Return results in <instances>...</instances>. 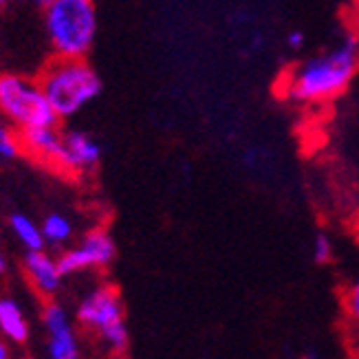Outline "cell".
Segmentation results:
<instances>
[{"instance_id":"cell-1","label":"cell","mask_w":359,"mask_h":359,"mask_svg":"<svg viewBox=\"0 0 359 359\" xmlns=\"http://www.w3.org/2000/svg\"><path fill=\"white\" fill-rule=\"evenodd\" d=\"M359 65V42L348 36L333 49L313 55L298 67H293L287 75L285 93L287 97L298 104H322L341 95Z\"/></svg>"},{"instance_id":"cell-2","label":"cell","mask_w":359,"mask_h":359,"mask_svg":"<svg viewBox=\"0 0 359 359\" xmlns=\"http://www.w3.org/2000/svg\"><path fill=\"white\" fill-rule=\"evenodd\" d=\"M38 82L60 119L73 117L102 93V80L86 57H57L42 69Z\"/></svg>"},{"instance_id":"cell-3","label":"cell","mask_w":359,"mask_h":359,"mask_svg":"<svg viewBox=\"0 0 359 359\" xmlns=\"http://www.w3.org/2000/svg\"><path fill=\"white\" fill-rule=\"evenodd\" d=\"M44 31L57 57H86L97 38L95 0H51L44 7Z\"/></svg>"},{"instance_id":"cell-4","label":"cell","mask_w":359,"mask_h":359,"mask_svg":"<svg viewBox=\"0 0 359 359\" xmlns=\"http://www.w3.org/2000/svg\"><path fill=\"white\" fill-rule=\"evenodd\" d=\"M77 322L111 355H126L130 335L121 295L113 285H100L86 293L75 313Z\"/></svg>"},{"instance_id":"cell-5","label":"cell","mask_w":359,"mask_h":359,"mask_svg":"<svg viewBox=\"0 0 359 359\" xmlns=\"http://www.w3.org/2000/svg\"><path fill=\"white\" fill-rule=\"evenodd\" d=\"M0 115L18 130L60 123V115L46 100L40 82L13 73L0 75Z\"/></svg>"},{"instance_id":"cell-6","label":"cell","mask_w":359,"mask_h":359,"mask_svg":"<svg viewBox=\"0 0 359 359\" xmlns=\"http://www.w3.org/2000/svg\"><path fill=\"white\" fill-rule=\"evenodd\" d=\"M117 254V247L113 236L102 227H95L86 231L82 241L75 247L67 249L65 254L57 258L62 276H73L88 269H104L108 267Z\"/></svg>"},{"instance_id":"cell-7","label":"cell","mask_w":359,"mask_h":359,"mask_svg":"<svg viewBox=\"0 0 359 359\" xmlns=\"http://www.w3.org/2000/svg\"><path fill=\"white\" fill-rule=\"evenodd\" d=\"M42 322L49 335V355L51 359H82L80 341L65 306L57 302H46L42 311Z\"/></svg>"},{"instance_id":"cell-8","label":"cell","mask_w":359,"mask_h":359,"mask_svg":"<svg viewBox=\"0 0 359 359\" xmlns=\"http://www.w3.org/2000/svg\"><path fill=\"white\" fill-rule=\"evenodd\" d=\"M102 161V146L95 137L84 130L65 133V150H62L60 172L82 175L95 170Z\"/></svg>"},{"instance_id":"cell-9","label":"cell","mask_w":359,"mask_h":359,"mask_svg":"<svg viewBox=\"0 0 359 359\" xmlns=\"http://www.w3.org/2000/svg\"><path fill=\"white\" fill-rule=\"evenodd\" d=\"M22 152L60 170L62 150H65V133H60L57 126H38V128H25L18 130Z\"/></svg>"},{"instance_id":"cell-10","label":"cell","mask_w":359,"mask_h":359,"mask_svg":"<svg viewBox=\"0 0 359 359\" xmlns=\"http://www.w3.org/2000/svg\"><path fill=\"white\" fill-rule=\"evenodd\" d=\"M25 273L29 278L31 287H34L42 298H53L62 285V271L55 258L44 254L42 249L29 252L25 256Z\"/></svg>"},{"instance_id":"cell-11","label":"cell","mask_w":359,"mask_h":359,"mask_svg":"<svg viewBox=\"0 0 359 359\" xmlns=\"http://www.w3.org/2000/svg\"><path fill=\"white\" fill-rule=\"evenodd\" d=\"M0 331L13 344H25L29 339V322L18 302L11 298H0Z\"/></svg>"},{"instance_id":"cell-12","label":"cell","mask_w":359,"mask_h":359,"mask_svg":"<svg viewBox=\"0 0 359 359\" xmlns=\"http://www.w3.org/2000/svg\"><path fill=\"white\" fill-rule=\"evenodd\" d=\"M9 225H11V231L15 233V238H18L29 249V252H36V249H42L44 247L46 241H44L42 227H38L29 216H25V214H13L9 218Z\"/></svg>"},{"instance_id":"cell-13","label":"cell","mask_w":359,"mask_h":359,"mask_svg":"<svg viewBox=\"0 0 359 359\" xmlns=\"http://www.w3.org/2000/svg\"><path fill=\"white\" fill-rule=\"evenodd\" d=\"M341 309H344V318H346L348 329L353 331L355 344L359 346V271L346 285L344 293H341Z\"/></svg>"},{"instance_id":"cell-14","label":"cell","mask_w":359,"mask_h":359,"mask_svg":"<svg viewBox=\"0 0 359 359\" xmlns=\"http://www.w3.org/2000/svg\"><path fill=\"white\" fill-rule=\"evenodd\" d=\"M40 227L44 233V241L51 245H65L73 236V223L65 214H49Z\"/></svg>"},{"instance_id":"cell-15","label":"cell","mask_w":359,"mask_h":359,"mask_svg":"<svg viewBox=\"0 0 359 359\" xmlns=\"http://www.w3.org/2000/svg\"><path fill=\"white\" fill-rule=\"evenodd\" d=\"M22 152L20 135L13 133L7 123L0 119V159H15Z\"/></svg>"},{"instance_id":"cell-16","label":"cell","mask_w":359,"mask_h":359,"mask_svg":"<svg viewBox=\"0 0 359 359\" xmlns=\"http://www.w3.org/2000/svg\"><path fill=\"white\" fill-rule=\"evenodd\" d=\"M311 254H313V260L318 264H329L333 260V254H335V247H333V241L326 231H318L316 238H313V245H311Z\"/></svg>"},{"instance_id":"cell-17","label":"cell","mask_w":359,"mask_h":359,"mask_svg":"<svg viewBox=\"0 0 359 359\" xmlns=\"http://www.w3.org/2000/svg\"><path fill=\"white\" fill-rule=\"evenodd\" d=\"M304 34L302 31H291V34L287 36V44H289V49H293V51H300L302 46H304Z\"/></svg>"},{"instance_id":"cell-18","label":"cell","mask_w":359,"mask_h":359,"mask_svg":"<svg viewBox=\"0 0 359 359\" xmlns=\"http://www.w3.org/2000/svg\"><path fill=\"white\" fill-rule=\"evenodd\" d=\"M295 359H320V353L316 348H306V351H302Z\"/></svg>"},{"instance_id":"cell-19","label":"cell","mask_w":359,"mask_h":359,"mask_svg":"<svg viewBox=\"0 0 359 359\" xmlns=\"http://www.w3.org/2000/svg\"><path fill=\"white\" fill-rule=\"evenodd\" d=\"M0 359H9V348L3 339H0Z\"/></svg>"},{"instance_id":"cell-20","label":"cell","mask_w":359,"mask_h":359,"mask_svg":"<svg viewBox=\"0 0 359 359\" xmlns=\"http://www.w3.org/2000/svg\"><path fill=\"white\" fill-rule=\"evenodd\" d=\"M27 3H34V5H38V7H46V5H49L51 3V0H27Z\"/></svg>"},{"instance_id":"cell-21","label":"cell","mask_w":359,"mask_h":359,"mask_svg":"<svg viewBox=\"0 0 359 359\" xmlns=\"http://www.w3.org/2000/svg\"><path fill=\"white\" fill-rule=\"evenodd\" d=\"M5 269H7V262H5V256L0 254V273H3Z\"/></svg>"},{"instance_id":"cell-22","label":"cell","mask_w":359,"mask_h":359,"mask_svg":"<svg viewBox=\"0 0 359 359\" xmlns=\"http://www.w3.org/2000/svg\"><path fill=\"white\" fill-rule=\"evenodd\" d=\"M7 3H9V0H0V9H3V7H5Z\"/></svg>"}]
</instances>
